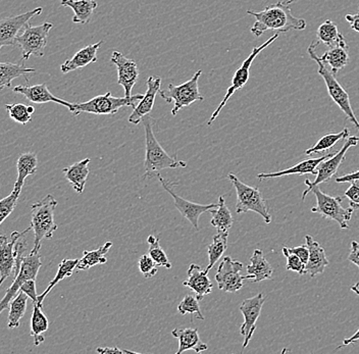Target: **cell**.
<instances>
[{"label": "cell", "instance_id": "obj_50", "mask_svg": "<svg viewBox=\"0 0 359 354\" xmlns=\"http://www.w3.org/2000/svg\"><path fill=\"white\" fill-rule=\"evenodd\" d=\"M98 353L100 354H114V353H136L134 351L123 350V349L118 348V347H98L96 349Z\"/></svg>", "mask_w": 359, "mask_h": 354}, {"label": "cell", "instance_id": "obj_36", "mask_svg": "<svg viewBox=\"0 0 359 354\" xmlns=\"http://www.w3.org/2000/svg\"><path fill=\"white\" fill-rule=\"evenodd\" d=\"M210 214L212 215L210 224L217 229V232L229 231L232 228L233 224H234V219H233L232 214H231L228 206L226 205L224 196L219 197V206L217 208L210 210Z\"/></svg>", "mask_w": 359, "mask_h": 354}, {"label": "cell", "instance_id": "obj_51", "mask_svg": "<svg viewBox=\"0 0 359 354\" xmlns=\"http://www.w3.org/2000/svg\"><path fill=\"white\" fill-rule=\"evenodd\" d=\"M359 180V170L354 172L343 175V176L336 178L337 183H350L351 181Z\"/></svg>", "mask_w": 359, "mask_h": 354}, {"label": "cell", "instance_id": "obj_40", "mask_svg": "<svg viewBox=\"0 0 359 354\" xmlns=\"http://www.w3.org/2000/svg\"><path fill=\"white\" fill-rule=\"evenodd\" d=\"M6 109L11 120L21 125H27L32 120V114L35 109L32 105H25L22 103H11L6 104Z\"/></svg>", "mask_w": 359, "mask_h": 354}, {"label": "cell", "instance_id": "obj_9", "mask_svg": "<svg viewBox=\"0 0 359 354\" xmlns=\"http://www.w3.org/2000/svg\"><path fill=\"white\" fill-rule=\"evenodd\" d=\"M53 28V24L44 23L39 26L27 24L21 35H18L15 46L22 50V60H28L30 57H44L45 47L47 46V38Z\"/></svg>", "mask_w": 359, "mask_h": 354}, {"label": "cell", "instance_id": "obj_25", "mask_svg": "<svg viewBox=\"0 0 359 354\" xmlns=\"http://www.w3.org/2000/svg\"><path fill=\"white\" fill-rule=\"evenodd\" d=\"M102 43L103 41H100L97 43L90 44V46L80 49L73 57L66 60L60 66L62 73H71V72L76 71V69L85 68L88 64L97 62L98 49L100 48Z\"/></svg>", "mask_w": 359, "mask_h": 354}, {"label": "cell", "instance_id": "obj_31", "mask_svg": "<svg viewBox=\"0 0 359 354\" xmlns=\"http://www.w3.org/2000/svg\"><path fill=\"white\" fill-rule=\"evenodd\" d=\"M42 306L33 302V313L31 317V336L34 338V345L39 346L45 341L44 334L49 328V322L42 311Z\"/></svg>", "mask_w": 359, "mask_h": 354}, {"label": "cell", "instance_id": "obj_24", "mask_svg": "<svg viewBox=\"0 0 359 354\" xmlns=\"http://www.w3.org/2000/svg\"><path fill=\"white\" fill-rule=\"evenodd\" d=\"M172 335L179 341V349L177 354H181L188 350H194L196 353H201L208 349V344L201 341L198 329H175L172 332Z\"/></svg>", "mask_w": 359, "mask_h": 354}, {"label": "cell", "instance_id": "obj_11", "mask_svg": "<svg viewBox=\"0 0 359 354\" xmlns=\"http://www.w3.org/2000/svg\"><path fill=\"white\" fill-rule=\"evenodd\" d=\"M358 142V136H349V137L346 138V142L344 143L342 149L339 150V151L334 154L333 156H331V158H325V161H323L322 163L318 165V172H316L314 181L309 180V179L305 180L304 183L305 185L307 186V188L302 193L303 201L305 200L307 195L311 193V189H313L314 186H318L320 184L325 182H330V181L332 180V178H333L337 174V172H338L339 168L342 165L343 161H345L348 150L351 149V147H356Z\"/></svg>", "mask_w": 359, "mask_h": 354}, {"label": "cell", "instance_id": "obj_47", "mask_svg": "<svg viewBox=\"0 0 359 354\" xmlns=\"http://www.w3.org/2000/svg\"><path fill=\"white\" fill-rule=\"evenodd\" d=\"M21 291L26 293L33 302L37 304L38 294L37 291H36V280H29V281L25 282L21 287Z\"/></svg>", "mask_w": 359, "mask_h": 354}, {"label": "cell", "instance_id": "obj_54", "mask_svg": "<svg viewBox=\"0 0 359 354\" xmlns=\"http://www.w3.org/2000/svg\"><path fill=\"white\" fill-rule=\"evenodd\" d=\"M352 292L355 293L356 295L359 297V283H356L355 285L351 286Z\"/></svg>", "mask_w": 359, "mask_h": 354}, {"label": "cell", "instance_id": "obj_48", "mask_svg": "<svg viewBox=\"0 0 359 354\" xmlns=\"http://www.w3.org/2000/svg\"><path fill=\"white\" fill-rule=\"evenodd\" d=\"M290 250L294 253V254L297 255V257L302 259L303 264H307L309 257V247H307L306 244H305V245H299L296 246V247H292L290 248Z\"/></svg>", "mask_w": 359, "mask_h": 354}, {"label": "cell", "instance_id": "obj_37", "mask_svg": "<svg viewBox=\"0 0 359 354\" xmlns=\"http://www.w3.org/2000/svg\"><path fill=\"white\" fill-rule=\"evenodd\" d=\"M316 37L318 42H322L329 47L335 46L345 40L344 36L339 32L338 26L331 20H327L320 25L316 31Z\"/></svg>", "mask_w": 359, "mask_h": 354}, {"label": "cell", "instance_id": "obj_10", "mask_svg": "<svg viewBox=\"0 0 359 354\" xmlns=\"http://www.w3.org/2000/svg\"><path fill=\"white\" fill-rule=\"evenodd\" d=\"M280 34H282V33L276 32L275 34L271 36L269 39L266 40L264 44H262L260 46L255 47V48L252 49L250 55H249V57L244 60L242 66L235 72L234 76H233L232 82H231V85L230 87H229L228 90H226V95L224 96L223 100L219 103V105L217 107V109H215V113L212 114V118H210V121L208 122V126H212V123L217 120V116L221 114L222 109H224V105L226 104L229 100L234 95L235 92L240 90V89H242L245 86L246 83L248 82L249 77H250V68L253 60L257 58V55H259L264 49H266V47L271 46L273 41H276V40L280 37Z\"/></svg>", "mask_w": 359, "mask_h": 354}, {"label": "cell", "instance_id": "obj_53", "mask_svg": "<svg viewBox=\"0 0 359 354\" xmlns=\"http://www.w3.org/2000/svg\"><path fill=\"white\" fill-rule=\"evenodd\" d=\"M359 340V328L358 330L355 332L354 335H352L351 337L346 338V339L343 340V344L341 346L337 347V350L342 348L343 346H348V345L352 344V343L358 341Z\"/></svg>", "mask_w": 359, "mask_h": 354}, {"label": "cell", "instance_id": "obj_39", "mask_svg": "<svg viewBox=\"0 0 359 354\" xmlns=\"http://www.w3.org/2000/svg\"><path fill=\"white\" fill-rule=\"evenodd\" d=\"M349 136L350 131L348 128H344V129L339 132V133L327 134L324 137L320 138L313 147L305 150V154H306V156H313V154H322V152L331 149L339 141L342 140V139H346L349 137Z\"/></svg>", "mask_w": 359, "mask_h": 354}, {"label": "cell", "instance_id": "obj_26", "mask_svg": "<svg viewBox=\"0 0 359 354\" xmlns=\"http://www.w3.org/2000/svg\"><path fill=\"white\" fill-rule=\"evenodd\" d=\"M247 275L245 280H252L255 283H259L266 280H271L273 268L264 257V252L259 248L253 252L250 257V264L247 266Z\"/></svg>", "mask_w": 359, "mask_h": 354}, {"label": "cell", "instance_id": "obj_32", "mask_svg": "<svg viewBox=\"0 0 359 354\" xmlns=\"http://www.w3.org/2000/svg\"><path fill=\"white\" fill-rule=\"evenodd\" d=\"M35 73V69L27 68L24 64L0 62V91L10 88L13 80Z\"/></svg>", "mask_w": 359, "mask_h": 354}, {"label": "cell", "instance_id": "obj_22", "mask_svg": "<svg viewBox=\"0 0 359 354\" xmlns=\"http://www.w3.org/2000/svg\"><path fill=\"white\" fill-rule=\"evenodd\" d=\"M15 93L21 94V95L26 97L29 102L34 103H47V102H55L58 104L64 105L67 107V109H71L72 103L66 102V100H60V98L56 97L53 95L50 91H49L48 87L45 84L33 85V86H20L15 87L13 89Z\"/></svg>", "mask_w": 359, "mask_h": 354}, {"label": "cell", "instance_id": "obj_13", "mask_svg": "<svg viewBox=\"0 0 359 354\" xmlns=\"http://www.w3.org/2000/svg\"><path fill=\"white\" fill-rule=\"evenodd\" d=\"M157 179L159 182L161 183L163 189L168 192L170 196L174 199L175 206L177 210L181 212L182 216L187 219L190 222L191 225L193 228L198 232L199 231V217L202 214L206 212H210L212 208H217L219 206V203H212V205H199V203H191V201L186 200L183 197L180 196L174 191V187L178 185V183L170 182V181L165 180L163 177L161 175H156Z\"/></svg>", "mask_w": 359, "mask_h": 354}, {"label": "cell", "instance_id": "obj_8", "mask_svg": "<svg viewBox=\"0 0 359 354\" xmlns=\"http://www.w3.org/2000/svg\"><path fill=\"white\" fill-rule=\"evenodd\" d=\"M311 192L316 195V205L311 208L314 214L320 215L325 219H332L339 224L342 230L349 228L354 210L352 207H344L342 205L343 198L341 196H331L325 193L318 186H314Z\"/></svg>", "mask_w": 359, "mask_h": 354}, {"label": "cell", "instance_id": "obj_46", "mask_svg": "<svg viewBox=\"0 0 359 354\" xmlns=\"http://www.w3.org/2000/svg\"><path fill=\"white\" fill-rule=\"evenodd\" d=\"M344 196L349 200L350 207L359 210V180L350 182L349 188L345 191Z\"/></svg>", "mask_w": 359, "mask_h": 354}, {"label": "cell", "instance_id": "obj_45", "mask_svg": "<svg viewBox=\"0 0 359 354\" xmlns=\"http://www.w3.org/2000/svg\"><path fill=\"white\" fill-rule=\"evenodd\" d=\"M139 270H140L141 274L146 279H150V278L154 277L158 272L157 270V264L154 259L150 257L149 254H143L140 257L138 261Z\"/></svg>", "mask_w": 359, "mask_h": 354}, {"label": "cell", "instance_id": "obj_2", "mask_svg": "<svg viewBox=\"0 0 359 354\" xmlns=\"http://www.w3.org/2000/svg\"><path fill=\"white\" fill-rule=\"evenodd\" d=\"M145 129V161H144V179L157 175L159 171L167 169H177V168H186L187 163L179 160L178 156H170L159 144L156 135H154V120L149 114L142 118Z\"/></svg>", "mask_w": 359, "mask_h": 354}, {"label": "cell", "instance_id": "obj_41", "mask_svg": "<svg viewBox=\"0 0 359 354\" xmlns=\"http://www.w3.org/2000/svg\"><path fill=\"white\" fill-rule=\"evenodd\" d=\"M148 244H149V250H148V254L150 255L152 259L156 261L158 266H163L165 268H172V263L168 261L167 254L163 252L161 248L159 239L156 238L154 235H150L147 238Z\"/></svg>", "mask_w": 359, "mask_h": 354}, {"label": "cell", "instance_id": "obj_20", "mask_svg": "<svg viewBox=\"0 0 359 354\" xmlns=\"http://www.w3.org/2000/svg\"><path fill=\"white\" fill-rule=\"evenodd\" d=\"M307 247L309 250V261L305 264V275H309L311 279H313L316 275L323 274L325 268L330 264L329 259H327L325 248L314 240L311 235L305 236Z\"/></svg>", "mask_w": 359, "mask_h": 354}, {"label": "cell", "instance_id": "obj_27", "mask_svg": "<svg viewBox=\"0 0 359 354\" xmlns=\"http://www.w3.org/2000/svg\"><path fill=\"white\" fill-rule=\"evenodd\" d=\"M89 163L90 158H84V160L78 161V163L69 165V167L62 170L65 178L69 181L73 189L78 194H82L84 192L87 179L89 176Z\"/></svg>", "mask_w": 359, "mask_h": 354}, {"label": "cell", "instance_id": "obj_28", "mask_svg": "<svg viewBox=\"0 0 359 354\" xmlns=\"http://www.w3.org/2000/svg\"><path fill=\"white\" fill-rule=\"evenodd\" d=\"M318 57L324 62L325 66H329L330 69L336 75L338 72L344 69L350 62L346 40H343L335 46L330 47L329 50L325 51L322 57Z\"/></svg>", "mask_w": 359, "mask_h": 354}, {"label": "cell", "instance_id": "obj_7", "mask_svg": "<svg viewBox=\"0 0 359 354\" xmlns=\"http://www.w3.org/2000/svg\"><path fill=\"white\" fill-rule=\"evenodd\" d=\"M201 75L202 71L198 69L187 82L180 85L170 84L167 89L159 91V96L165 102H174V107L172 109V116H177L182 109L189 107L192 103L203 102L204 97L201 95L198 86V81Z\"/></svg>", "mask_w": 359, "mask_h": 354}, {"label": "cell", "instance_id": "obj_30", "mask_svg": "<svg viewBox=\"0 0 359 354\" xmlns=\"http://www.w3.org/2000/svg\"><path fill=\"white\" fill-rule=\"evenodd\" d=\"M60 4L73 10L75 24H87L97 8L95 0H60Z\"/></svg>", "mask_w": 359, "mask_h": 354}, {"label": "cell", "instance_id": "obj_38", "mask_svg": "<svg viewBox=\"0 0 359 354\" xmlns=\"http://www.w3.org/2000/svg\"><path fill=\"white\" fill-rule=\"evenodd\" d=\"M28 298V295L26 293L20 291L19 294L11 300L10 313H8V328H19L20 325H21L22 318L26 313Z\"/></svg>", "mask_w": 359, "mask_h": 354}, {"label": "cell", "instance_id": "obj_16", "mask_svg": "<svg viewBox=\"0 0 359 354\" xmlns=\"http://www.w3.org/2000/svg\"><path fill=\"white\" fill-rule=\"evenodd\" d=\"M32 226L25 229L22 232L13 231L10 238L6 235H0V287L8 278L13 274L15 266V246L19 239L24 237Z\"/></svg>", "mask_w": 359, "mask_h": 354}, {"label": "cell", "instance_id": "obj_17", "mask_svg": "<svg viewBox=\"0 0 359 354\" xmlns=\"http://www.w3.org/2000/svg\"><path fill=\"white\" fill-rule=\"evenodd\" d=\"M42 12L43 8H37L22 15L0 20V48L15 46V39L20 31L25 28L31 19L41 15Z\"/></svg>", "mask_w": 359, "mask_h": 354}, {"label": "cell", "instance_id": "obj_43", "mask_svg": "<svg viewBox=\"0 0 359 354\" xmlns=\"http://www.w3.org/2000/svg\"><path fill=\"white\" fill-rule=\"evenodd\" d=\"M21 193L13 190V192L4 198L0 199V225L11 216V212L17 206Z\"/></svg>", "mask_w": 359, "mask_h": 354}, {"label": "cell", "instance_id": "obj_44", "mask_svg": "<svg viewBox=\"0 0 359 354\" xmlns=\"http://www.w3.org/2000/svg\"><path fill=\"white\" fill-rule=\"evenodd\" d=\"M282 252L287 259V270L293 271V272H296L300 275H305V264L302 263V259L297 255L294 254L290 248L286 247V246L283 247Z\"/></svg>", "mask_w": 359, "mask_h": 354}, {"label": "cell", "instance_id": "obj_42", "mask_svg": "<svg viewBox=\"0 0 359 354\" xmlns=\"http://www.w3.org/2000/svg\"><path fill=\"white\" fill-rule=\"evenodd\" d=\"M178 311L180 315H195L197 319L204 320L196 295H186L179 304Z\"/></svg>", "mask_w": 359, "mask_h": 354}, {"label": "cell", "instance_id": "obj_14", "mask_svg": "<svg viewBox=\"0 0 359 354\" xmlns=\"http://www.w3.org/2000/svg\"><path fill=\"white\" fill-rule=\"evenodd\" d=\"M243 268L241 261H234L231 257H224L215 275L219 290L229 293L241 290L245 280V275H241Z\"/></svg>", "mask_w": 359, "mask_h": 354}, {"label": "cell", "instance_id": "obj_29", "mask_svg": "<svg viewBox=\"0 0 359 354\" xmlns=\"http://www.w3.org/2000/svg\"><path fill=\"white\" fill-rule=\"evenodd\" d=\"M38 158L34 152H25L19 156L17 161L18 177L13 190L21 193L22 186L27 177L32 176L37 172Z\"/></svg>", "mask_w": 359, "mask_h": 354}, {"label": "cell", "instance_id": "obj_19", "mask_svg": "<svg viewBox=\"0 0 359 354\" xmlns=\"http://www.w3.org/2000/svg\"><path fill=\"white\" fill-rule=\"evenodd\" d=\"M161 78L158 76H150L147 80V91L143 95L142 100L138 102V104L133 109V113L129 116L130 124L135 126L142 122V118L145 116L151 113L154 109V102L157 94L161 91Z\"/></svg>", "mask_w": 359, "mask_h": 354}, {"label": "cell", "instance_id": "obj_5", "mask_svg": "<svg viewBox=\"0 0 359 354\" xmlns=\"http://www.w3.org/2000/svg\"><path fill=\"white\" fill-rule=\"evenodd\" d=\"M316 46H318V42L313 41L307 48V53H309V57L313 58L316 64H318V74L325 81L330 97L340 107L341 111L346 114L350 122L354 124V126L359 131V122L355 114H354L353 109H352L349 95H348L346 90L343 88L342 85L336 79L335 74L331 69H327V66L318 57V55H316Z\"/></svg>", "mask_w": 359, "mask_h": 354}, {"label": "cell", "instance_id": "obj_4", "mask_svg": "<svg viewBox=\"0 0 359 354\" xmlns=\"http://www.w3.org/2000/svg\"><path fill=\"white\" fill-rule=\"evenodd\" d=\"M143 98V94L132 95L131 97H114L111 92L97 95L86 102L72 103L69 109L74 116L82 113L97 114V116H114L121 109L126 107H136V103Z\"/></svg>", "mask_w": 359, "mask_h": 354}, {"label": "cell", "instance_id": "obj_34", "mask_svg": "<svg viewBox=\"0 0 359 354\" xmlns=\"http://www.w3.org/2000/svg\"><path fill=\"white\" fill-rule=\"evenodd\" d=\"M112 245H114V243L109 241L107 242L104 245L100 246V247L97 248L96 250H92V252L85 250V252H83L82 259H79L77 270H89L92 266H98V264H107V259L105 255H107L109 250H111Z\"/></svg>", "mask_w": 359, "mask_h": 354}, {"label": "cell", "instance_id": "obj_49", "mask_svg": "<svg viewBox=\"0 0 359 354\" xmlns=\"http://www.w3.org/2000/svg\"><path fill=\"white\" fill-rule=\"evenodd\" d=\"M348 261L355 264L359 268V242L352 240L351 250H350L349 255H348Z\"/></svg>", "mask_w": 359, "mask_h": 354}, {"label": "cell", "instance_id": "obj_21", "mask_svg": "<svg viewBox=\"0 0 359 354\" xmlns=\"http://www.w3.org/2000/svg\"><path fill=\"white\" fill-rule=\"evenodd\" d=\"M334 152L332 154H325V156H320L318 158H309L300 161L297 165H293V167L289 168V169L283 170V171L276 172H262V174L257 175L258 180H266V179L271 178H280V177L290 176V175H314L316 176L318 172V167L323 161L325 158H331L334 156Z\"/></svg>", "mask_w": 359, "mask_h": 354}, {"label": "cell", "instance_id": "obj_23", "mask_svg": "<svg viewBox=\"0 0 359 354\" xmlns=\"http://www.w3.org/2000/svg\"><path fill=\"white\" fill-rule=\"evenodd\" d=\"M208 275L201 266L192 264L188 270L187 280L183 282L184 286L189 287L191 290L196 294L199 301L206 295L210 294L212 291L213 285Z\"/></svg>", "mask_w": 359, "mask_h": 354}, {"label": "cell", "instance_id": "obj_1", "mask_svg": "<svg viewBox=\"0 0 359 354\" xmlns=\"http://www.w3.org/2000/svg\"><path fill=\"white\" fill-rule=\"evenodd\" d=\"M247 13L255 18V24L250 29L255 37H259L266 31H275L283 34L291 30L302 31L306 28L305 20L293 15L290 4H287L286 1L271 4L260 12L249 10Z\"/></svg>", "mask_w": 359, "mask_h": 354}, {"label": "cell", "instance_id": "obj_6", "mask_svg": "<svg viewBox=\"0 0 359 354\" xmlns=\"http://www.w3.org/2000/svg\"><path fill=\"white\" fill-rule=\"evenodd\" d=\"M228 178L234 186L237 192V205L236 212L238 215L246 214L248 212H255L262 217L264 223L271 224V217L269 215L268 203L262 196V192L257 187H251L246 185L238 179L233 172L228 175Z\"/></svg>", "mask_w": 359, "mask_h": 354}, {"label": "cell", "instance_id": "obj_18", "mask_svg": "<svg viewBox=\"0 0 359 354\" xmlns=\"http://www.w3.org/2000/svg\"><path fill=\"white\" fill-rule=\"evenodd\" d=\"M111 64L118 71V84L125 90L126 97H131L132 90L139 78V69L136 62L126 57L120 51H114L111 57Z\"/></svg>", "mask_w": 359, "mask_h": 354}, {"label": "cell", "instance_id": "obj_55", "mask_svg": "<svg viewBox=\"0 0 359 354\" xmlns=\"http://www.w3.org/2000/svg\"><path fill=\"white\" fill-rule=\"evenodd\" d=\"M296 0H288V1H286V4H294V2H295Z\"/></svg>", "mask_w": 359, "mask_h": 354}, {"label": "cell", "instance_id": "obj_12", "mask_svg": "<svg viewBox=\"0 0 359 354\" xmlns=\"http://www.w3.org/2000/svg\"><path fill=\"white\" fill-rule=\"evenodd\" d=\"M41 266V255L39 254V252L30 253L28 257H22L21 271L18 275L13 278L10 288L6 290L4 297L0 300V313L6 309L10 308L11 300L19 294L25 282L37 279L38 273Z\"/></svg>", "mask_w": 359, "mask_h": 354}, {"label": "cell", "instance_id": "obj_33", "mask_svg": "<svg viewBox=\"0 0 359 354\" xmlns=\"http://www.w3.org/2000/svg\"><path fill=\"white\" fill-rule=\"evenodd\" d=\"M228 237L229 231H221L213 236L212 243L208 247V266L204 270L206 274L210 273L215 264L221 259L224 253L226 252V248H228Z\"/></svg>", "mask_w": 359, "mask_h": 354}, {"label": "cell", "instance_id": "obj_15", "mask_svg": "<svg viewBox=\"0 0 359 354\" xmlns=\"http://www.w3.org/2000/svg\"><path fill=\"white\" fill-rule=\"evenodd\" d=\"M266 299V295L259 293L257 297L247 298L240 306V311L244 317V322L240 328V334L244 337L243 349L247 348L249 342L252 339L253 334L257 330V320L262 313Z\"/></svg>", "mask_w": 359, "mask_h": 354}, {"label": "cell", "instance_id": "obj_52", "mask_svg": "<svg viewBox=\"0 0 359 354\" xmlns=\"http://www.w3.org/2000/svg\"><path fill=\"white\" fill-rule=\"evenodd\" d=\"M345 20L350 25V28L359 33V13L356 15H346Z\"/></svg>", "mask_w": 359, "mask_h": 354}, {"label": "cell", "instance_id": "obj_35", "mask_svg": "<svg viewBox=\"0 0 359 354\" xmlns=\"http://www.w3.org/2000/svg\"><path fill=\"white\" fill-rule=\"evenodd\" d=\"M78 263L79 259H62V263L58 264V270L57 273H56L55 279L49 283L48 287L45 289V291L42 294L38 295L37 304H39L40 306H42V304H43L45 297L48 295V293L50 292V291L53 290V289L55 288L60 281H62V280L66 279V278L71 277V275H73L74 271H75V268H77Z\"/></svg>", "mask_w": 359, "mask_h": 354}, {"label": "cell", "instance_id": "obj_3", "mask_svg": "<svg viewBox=\"0 0 359 354\" xmlns=\"http://www.w3.org/2000/svg\"><path fill=\"white\" fill-rule=\"evenodd\" d=\"M57 200L53 195H46L31 208V226L34 232V247L31 253H38L44 239H51L57 225L55 221V210Z\"/></svg>", "mask_w": 359, "mask_h": 354}]
</instances>
